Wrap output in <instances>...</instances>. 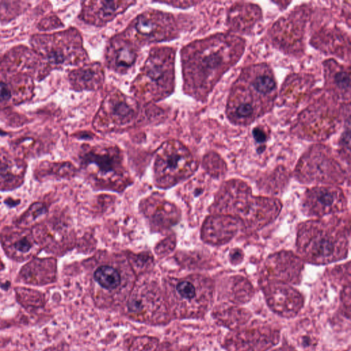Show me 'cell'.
Wrapping results in <instances>:
<instances>
[{
    "instance_id": "25",
    "label": "cell",
    "mask_w": 351,
    "mask_h": 351,
    "mask_svg": "<svg viewBox=\"0 0 351 351\" xmlns=\"http://www.w3.org/2000/svg\"><path fill=\"white\" fill-rule=\"evenodd\" d=\"M208 171L215 176H223L226 172L225 162L217 156L213 155L207 160Z\"/></svg>"
},
{
    "instance_id": "5",
    "label": "cell",
    "mask_w": 351,
    "mask_h": 351,
    "mask_svg": "<svg viewBox=\"0 0 351 351\" xmlns=\"http://www.w3.org/2000/svg\"><path fill=\"white\" fill-rule=\"evenodd\" d=\"M295 178L302 183H343L346 171L330 149L322 145L310 147L301 157L295 169Z\"/></svg>"
},
{
    "instance_id": "30",
    "label": "cell",
    "mask_w": 351,
    "mask_h": 351,
    "mask_svg": "<svg viewBox=\"0 0 351 351\" xmlns=\"http://www.w3.org/2000/svg\"><path fill=\"white\" fill-rule=\"evenodd\" d=\"M160 351H192L189 349L181 348H174L172 346H165L162 349L161 348Z\"/></svg>"
},
{
    "instance_id": "4",
    "label": "cell",
    "mask_w": 351,
    "mask_h": 351,
    "mask_svg": "<svg viewBox=\"0 0 351 351\" xmlns=\"http://www.w3.org/2000/svg\"><path fill=\"white\" fill-rule=\"evenodd\" d=\"M174 57L171 48L153 49L134 81L135 95L154 101L170 95L174 87Z\"/></svg>"
},
{
    "instance_id": "13",
    "label": "cell",
    "mask_w": 351,
    "mask_h": 351,
    "mask_svg": "<svg viewBox=\"0 0 351 351\" xmlns=\"http://www.w3.org/2000/svg\"><path fill=\"white\" fill-rule=\"evenodd\" d=\"M243 226L242 221L237 217L217 214L206 220L202 229L203 237L213 245H223L234 237Z\"/></svg>"
},
{
    "instance_id": "16",
    "label": "cell",
    "mask_w": 351,
    "mask_h": 351,
    "mask_svg": "<svg viewBox=\"0 0 351 351\" xmlns=\"http://www.w3.org/2000/svg\"><path fill=\"white\" fill-rule=\"evenodd\" d=\"M70 80L77 90H95L103 84L104 72L101 66L95 63L73 71Z\"/></svg>"
},
{
    "instance_id": "11",
    "label": "cell",
    "mask_w": 351,
    "mask_h": 351,
    "mask_svg": "<svg viewBox=\"0 0 351 351\" xmlns=\"http://www.w3.org/2000/svg\"><path fill=\"white\" fill-rule=\"evenodd\" d=\"M137 105L134 100L127 96L115 93L110 94L104 100L98 116L107 117L108 127H120L130 124L137 116Z\"/></svg>"
},
{
    "instance_id": "18",
    "label": "cell",
    "mask_w": 351,
    "mask_h": 351,
    "mask_svg": "<svg viewBox=\"0 0 351 351\" xmlns=\"http://www.w3.org/2000/svg\"><path fill=\"white\" fill-rule=\"evenodd\" d=\"M326 73L328 81L332 83L342 95H350V74L349 71L332 61L325 63Z\"/></svg>"
},
{
    "instance_id": "7",
    "label": "cell",
    "mask_w": 351,
    "mask_h": 351,
    "mask_svg": "<svg viewBox=\"0 0 351 351\" xmlns=\"http://www.w3.org/2000/svg\"><path fill=\"white\" fill-rule=\"evenodd\" d=\"M255 199L247 184L233 179L222 184L215 198L214 210L217 214L237 217L243 223L252 212Z\"/></svg>"
},
{
    "instance_id": "29",
    "label": "cell",
    "mask_w": 351,
    "mask_h": 351,
    "mask_svg": "<svg viewBox=\"0 0 351 351\" xmlns=\"http://www.w3.org/2000/svg\"><path fill=\"white\" fill-rule=\"evenodd\" d=\"M243 254L240 250H233L230 254V261L234 264L239 263L243 258Z\"/></svg>"
},
{
    "instance_id": "9",
    "label": "cell",
    "mask_w": 351,
    "mask_h": 351,
    "mask_svg": "<svg viewBox=\"0 0 351 351\" xmlns=\"http://www.w3.org/2000/svg\"><path fill=\"white\" fill-rule=\"evenodd\" d=\"M135 37L141 42H158L176 36L173 17L161 12H147L138 16L132 23Z\"/></svg>"
},
{
    "instance_id": "8",
    "label": "cell",
    "mask_w": 351,
    "mask_h": 351,
    "mask_svg": "<svg viewBox=\"0 0 351 351\" xmlns=\"http://www.w3.org/2000/svg\"><path fill=\"white\" fill-rule=\"evenodd\" d=\"M302 210L307 216L321 217L343 212L347 206L343 191L333 185L315 186L302 198Z\"/></svg>"
},
{
    "instance_id": "26",
    "label": "cell",
    "mask_w": 351,
    "mask_h": 351,
    "mask_svg": "<svg viewBox=\"0 0 351 351\" xmlns=\"http://www.w3.org/2000/svg\"><path fill=\"white\" fill-rule=\"evenodd\" d=\"M87 160L93 163L96 164L101 168L102 170L110 171L112 169V160L108 155H99L93 153H89L86 156Z\"/></svg>"
},
{
    "instance_id": "21",
    "label": "cell",
    "mask_w": 351,
    "mask_h": 351,
    "mask_svg": "<svg viewBox=\"0 0 351 351\" xmlns=\"http://www.w3.org/2000/svg\"><path fill=\"white\" fill-rule=\"evenodd\" d=\"M16 292L19 302L25 307L38 308L44 304L43 295L36 290L18 288Z\"/></svg>"
},
{
    "instance_id": "15",
    "label": "cell",
    "mask_w": 351,
    "mask_h": 351,
    "mask_svg": "<svg viewBox=\"0 0 351 351\" xmlns=\"http://www.w3.org/2000/svg\"><path fill=\"white\" fill-rule=\"evenodd\" d=\"M133 1H88L83 10V18L90 23L103 25L125 10Z\"/></svg>"
},
{
    "instance_id": "3",
    "label": "cell",
    "mask_w": 351,
    "mask_h": 351,
    "mask_svg": "<svg viewBox=\"0 0 351 351\" xmlns=\"http://www.w3.org/2000/svg\"><path fill=\"white\" fill-rule=\"evenodd\" d=\"M338 222L305 221L298 228L296 247L300 256L316 265L330 263L347 256L348 233Z\"/></svg>"
},
{
    "instance_id": "14",
    "label": "cell",
    "mask_w": 351,
    "mask_h": 351,
    "mask_svg": "<svg viewBox=\"0 0 351 351\" xmlns=\"http://www.w3.org/2000/svg\"><path fill=\"white\" fill-rule=\"evenodd\" d=\"M106 56L109 67L117 72L124 73L134 64L137 49L129 39L114 38L108 45Z\"/></svg>"
},
{
    "instance_id": "17",
    "label": "cell",
    "mask_w": 351,
    "mask_h": 351,
    "mask_svg": "<svg viewBox=\"0 0 351 351\" xmlns=\"http://www.w3.org/2000/svg\"><path fill=\"white\" fill-rule=\"evenodd\" d=\"M21 278L23 282L32 285H42L52 281L53 269L49 259H36L21 269Z\"/></svg>"
},
{
    "instance_id": "31",
    "label": "cell",
    "mask_w": 351,
    "mask_h": 351,
    "mask_svg": "<svg viewBox=\"0 0 351 351\" xmlns=\"http://www.w3.org/2000/svg\"><path fill=\"white\" fill-rule=\"evenodd\" d=\"M273 351H291L290 350L286 348L285 347L279 348L278 349H276Z\"/></svg>"
},
{
    "instance_id": "2",
    "label": "cell",
    "mask_w": 351,
    "mask_h": 351,
    "mask_svg": "<svg viewBox=\"0 0 351 351\" xmlns=\"http://www.w3.org/2000/svg\"><path fill=\"white\" fill-rule=\"evenodd\" d=\"M276 95V80L269 65L245 67L230 90L227 117L234 125H248L272 109Z\"/></svg>"
},
{
    "instance_id": "22",
    "label": "cell",
    "mask_w": 351,
    "mask_h": 351,
    "mask_svg": "<svg viewBox=\"0 0 351 351\" xmlns=\"http://www.w3.org/2000/svg\"><path fill=\"white\" fill-rule=\"evenodd\" d=\"M230 287L234 300L241 302L247 300L252 295V288L247 280L241 277H236L233 278Z\"/></svg>"
},
{
    "instance_id": "28",
    "label": "cell",
    "mask_w": 351,
    "mask_h": 351,
    "mask_svg": "<svg viewBox=\"0 0 351 351\" xmlns=\"http://www.w3.org/2000/svg\"><path fill=\"white\" fill-rule=\"evenodd\" d=\"M254 139L260 143L265 142L267 139V135L263 130L260 128H255L252 132Z\"/></svg>"
},
{
    "instance_id": "19",
    "label": "cell",
    "mask_w": 351,
    "mask_h": 351,
    "mask_svg": "<svg viewBox=\"0 0 351 351\" xmlns=\"http://www.w3.org/2000/svg\"><path fill=\"white\" fill-rule=\"evenodd\" d=\"M4 245L12 255L17 256H27L33 247V242L29 236L19 232L4 239Z\"/></svg>"
},
{
    "instance_id": "12",
    "label": "cell",
    "mask_w": 351,
    "mask_h": 351,
    "mask_svg": "<svg viewBox=\"0 0 351 351\" xmlns=\"http://www.w3.org/2000/svg\"><path fill=\"white\" fill-rule=\"evenodd\" d=\"M303 267L301 258L288 251H282L270 256L265 264L266 273L271 278L281 282L295 283L298 280Z\"/></svg>"
},
{
    "instance_id": "27",
    "label": "cell",
    "mask_w": 351,
    "mask_h": 351,
    "mask_svg": "<svg viewBox=\"0 0 351 351\" xmlns=\"http://www.w3.org/2000/svg\"><path fill=\"white\" fill-rule=\"evenodd\" d=\"M12 96V88L10 85L0 80V104H6L11 101Z\"/></svg>"
},
{
    "instance_id": "24",
    "label": "cell",
    "mask_w": 351,
    "mask_h": 351,
    "mask_svg": "<svg viewBox=\"0 0 351 351\" xmlns=\"http://www.w3.org/2000/svg\"><path fill=\"white\" fill-rule=\"evenodd\" d=\"M19 220V223L27 224L34 221L39 216L45 213V208L41 203H36L32 205Z\"/></svg>"
},
{
    "instance_id": "23",
    "label": "cell",
    "mask_w": 351,
    "mask_h": 351,
    "mask_svg": "<svg viewBox=\"0 0 351 351\" xmlns=\"http://www.w3.org/2000/svg\"><path fill=\"white\" fill-rule=\"evenodd\" d=\"M157 346V339L148 337H139L134 339L130 347V351H154Z\"/></svg>"
},
{
    "instance_id": "1",
    "label": "cell",
    "mask_w": 351,
    "mask_h": 351,
    "mask_svg": "<svg viewBox=\"0 0 351 351\" xmlns=\"http://www.w3.org/2000/svg\"><path fill=\"white\" fill-rule=\"evenodd\" d=\"M245 41L230 34H217L195 41L182 50L184 88L197 99H205L222 75L241 58Z\"/></svg>"
},
{
    "instance_id": "20",
    "label": "cell",
    "mask_w": 351,
    "mask_h": 351,
    "mask_svg": "<svg viewBox=\"0 0 351 351\" xmlns=\"http://www.w3.org/2000/svg\"><path fill=\"white\" fill-rule=\"evenodd\" d=\"M95 281L104 289L112 291L117 289L121 281L120 274L114 267L103 265L94 272Z\"/></svg>"
},
{
    "instance_id": "6",
    "label": "cell",
    "mask_w": 351,
    "mask_h": 351,
    "mask_svg": "<svg viewBox=\"0 0 351 351\" xmlns=\"http://www.w3.org/2000/svg\"><path fill=\"white\" fill-rule=\"evenodd\" d=\"M176 295L169 304L175 316L199 317L206 313L212 304L213 286L208 280H203L198 285L190 280H182L176 285Z\"/></svg>"
},
{
    "instance_id": "10",
    "label": "cell",
    "mask_w": 351,
    "mask_h": 351,
    "mask_svg": "<svg viewBox=\"0 0 351 351\" xmlns=\"http://www.w3.org/2000/svg\"><path fill=\"white\" fill-rule=\"evenodd\" d=\"M265 294L270 308L284 317L296 315L302 306L300 293L285 282L269 283L265 288Z\"/></svg>"
}]
</instances>
